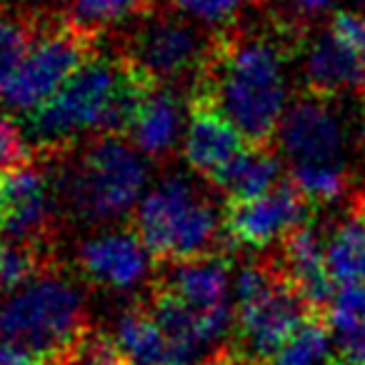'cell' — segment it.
<instances>
[{
	"label": "cell",
	"mask_w": 365,
	"mask_h": 365,
	"mask_svg": "<svg viewBox=\"0 0 365 365\" xmlns=\"http://www.w3.org/2000/svg\"><path fill=\"white\" fill-rule=\"evenodd\" d=\"M138 153L120 135H96L63 182L73 210L88 220L130 213L148 182V168Z\"/></svg>",
	"instance_id": "6"
},
{
	"label": "cell",
	"mask_w": 365,
	"mask_h": 365,
	"mask_svg": "<svg viewBox=\"0 0 365 365\" xmlns=\"http://www.w3.org/2000/svg\"><path fill=\"white\" fill-rule=\"evenodd\" d=\"M243 0H173V6L200 23H230Z\"/></svg>",
	"instance_id": "26"
},
{
	"label": "cell",
	"mask_w": 365,
	"mask_h": 365,
	"mask_svg": "<svg viewBox=\"0 0 365 365\" xmlns=\"http://www.w3.org/2000/svg\"><path fill=\"white\" fill-rule=\"evenodd\" d=\"M313 205V200L288 178L263 195L225 200L223 235L235 245L265 248L308 223Z\"/></svg>",
	"instance_id": "8"
},
{
	"label": "cell",
	"mask_w": 365,
	"mask_h": 365,
	"mask_svg": "<svg viewBox=\"0 0 365 365\" xmlns=\"http://www.w3.org/2000/svg\"><path fill=\"white\" fill-rule=\"evenodd\" d=\"M38 38V23L28 16H0V93Z\"/></svg>",
	"instance_id": "23"
},
{
	"label": "cell",
	"mask_w": 365,
	"mask_h": 365,
	"mask_svg": "<svg viewBox=\"0 0 365 365\" xmlns=\"http://www.w3.org/2000/svg\"><path fill=\"white\" fill-rule=\"evenodd\" d=\"M51 178L33 163L0 170V230L16 240H46L53 223Z\"/></svg>",
	"instance_id": "11"
},
{
	"label": "cell",
	"mask_w": 365,
	"mask_h": 365,
	"mask_svg": "<svg viewBox=\"0 0 365 365\" xmlns=\"http://www.w3.org/2000/svg\"><path fill=\"white\" fill-rule=\"evenodd\" d=\"M305 78L310 93L323 98L365 93V56L345 46L338 36L325 33L310 46Z\"/></svg>",
	"instance_id": "16"
},
{
	"label": "cell",
	"mask_w": 365,
	"mask_h": 365,
	"mask_svg": "<svg viewBox=\"0 0 365 365\" xmlns=\"http://www.w3.org/2000/svg\"><path fill=\"white\" fill-rule=\"evenodd\" d=\"M150 253L135 230H115L81 245L78 263L93 283L110 290H130L145 278Z\"/></svg>",
	"instance_id": "13"
},
{
	"label": "cell",
	"mask_w": 365,
	"mask_h": 365,
	"mask_svg": "<svg viewBox=\"0 0 365 365\" xmlns=\"http://www.w3.org/2000/svg\"><path fill=\"white\" fill-rule=\"evenodd\" d=\"M200 365H258V363L248 360L243 353H238L235 348H218L215 353H210Z\"/></svg>",
	"instance_id": "29"
},
{
	"label": "cell",
	"mask_w": 365,
	"mask_h": 365,
	"mask_svg": "<svg viewBox=\"0 0 365 365\" xmlns=\"http://www.w3.org/2000/svg\"><path fill=\"white\" fill-rule=\"evenodd\" d=\"M188 128H185V160L198 175L213 178L223 170L235 155L250 148L243 133L230 123V118L203 93H193L188 106Z\"/></svg>",
	"instance_id": "12"
},
{
	"label": "cell",
	"mask_w": 365,
	"mask_h": 365,
	"mask_svg": "<svg viewBox=\"0 0 365 365\" xmlns=\"http://www.w3.org/2000/svg\"><path fill=\"white\" fill-rule=\"evenodd\" d=\"M0 365H46V360L23 345L0 338Z\"/></svg>",
	"instance_id": "28"
},
{
	"label": "cell",
	"mask_w": 365,
	"mask_h": 365,
	"mask_svg": "<svg viewBox=\"0 0 365 365\" xmlns=\"http://www.w3.org/2000/svg\"><path fill=\"white\" fill-rule=\"evenodd\" d=\"M363 6H365V0H363Z\"/></svg>",
	"instance_id": "33"
},
{
	"label": "cell",
	"mask_w": 365,
	"mask_h": 365,
	"mask_svg": "<svg viewBox=\"0 0 365 365\" xmlns=\"http://www.w3.org/2000/svg\"><path fill=\"white\" fill-rule=\"evenodd\" d=\"M280 243H283V250H280L278 265L288 275L290 283L298 288L305 303L315 313L325 315L335 295V280L325 268V243L320 240L318 230L305 223L290 230Z\"/></svg>",
	"instance_id": "14"
},
{
	"label": "cell",
	"mask_w": 365,
	"mask_h": 365,
	"mask_svg": "<svg viewBox=\"0 0 365 365\" xmlns=\"http://www.w3.org/2000/svg\"><path fill=\"white\" fill-rule=\"evenodd\" d=\"M133 230L153 258L173 263L210 253L223 218L193 182L170 175L138 203Z\"/></svg>",
	"instance_id": "3"
},
{
	"label": "cell",
	"mask_w": 365,
	"mask_h": 365,
	"mask_svg": "<svg viewBox=\"0 0 365 365\" xmlns=\"http://www.w3.org/2000/svg\"><path fill=\"white\" fill-rule=\"evenodd\" d=\"M33 163V148L23 128L11 115L0 113V170Z\"/></svg>",
	"instance_id": "25"
},
{
	"label": "cell",
	"mask_w": 365,
	"mask_h": 365,
	"mask_svg": "<svg viewBox=\"0 0 365 365\" xmlns=\"http://www.w3.org/2000/svg\"><path fill=\"white\" fill-rule=\"evenodd\" d=\"M333 330L323 313H313L280 345L268 365H320L333 348Z\"/></svg>",
	"instance_id": "21"
},
{
	"label": "cell",
	"mask_w": 365,
	"mask_h": 365,
	"mask_svg": "<svg viewBox=\"0 0 365 365\" xmlns=\"http://www.w3.org/2000/svg\"><path fill=\"white\" fill-rule=\"evenodd\" d=\"M228 260L220 253L195 255L188 260H173L158 278V288L178 295L195 310H213L228 303Z\"/></svg>",
	"instance_id": "15"
},
{
	"label": "cell",
	"mask_w": 365,
	"mask_h": 365,
	"mask_svg": "<svg viewBox=\"0 0 365 365\" xmlns=\"http://www.w3.org/2000/svg\"><path fill=\"white\" fill-rule=\"evenodd\" d=\"M193 93L208 96L250 145L265 148L285 115L283 56L268 38L215 36Z\"/></svg>",
	"instance_id": "2"
},
{
	"label": "cell",
	"mask_w": 365,
	"mask_h": 365,
	"mask_svg": "<svg viewBox=\"0 0 365 365\" xmlns=\"http://www.w3.org/2000/svg\"><path fill=\"white\" fill-rule=\"evenodd\" d=\"M48 365H76V363H71V360H66V358H56V360H51Z\"/></svg>",
	"instance_id": "32"
},
{
	"label": "cell",
	"mask_w": 365,
	"mask_h": 365,
	"mask_svg": "<svg viewBox=\"0 0 365 365\" xmlns=\"http://www.w3.org/2000/svg\"><path fill=\"white\" fill-rule=\"evenodd\" d=\"M280 178V160L270 145L265 148H245L240 155H235L223 170H218L210 182L223 190L228 200L255 198V195L268 193L273 185H278Z\"/></svg>",
	"instance_id": "19"
},
{
	"label": "cell",
	"mask_w": 365,
	"mask_h": 365,
	"mask_svg": "<svg viewBox=\"0 0 365 365\" xmlns=\"http://www.w3.org/2000/svg\"><path fill=\"white\" fill-rule=\"evenodd\" d=\"M325 268L338 285H365V190L325 238Z\"/></svg>",
	"instance_id": "18"
},
{
	"label": "cell",
	"mask_w": 365,
	"mask_h": 365,
	"mask_svg": "<svg viewBox=\"0 0 365 365\" xmlns=\"http://www.w3.org/2000/svg\"><path fill=\"white\" fill-rule=\"evenodd\" d=\"M98 31L61 21L43 31L6 83L0 101L13 113H33L93 58Z\"/></svg>",
	"instance_id": "7"
},
{
	"label": "cell",
	"mask_w": 365,
	"mask_h": 365,
	"mask_svg": "<svg viewBox=\"0 0 365 365\" xmlns=\"http://www.w3.org/2000/svg\"><path fill=\"white\" fill-rule=\"evenodd\" d=\"M88 328L83 293L51 270L6 295L0 305V338L33 350L46 365L66 353Z\"/></svg>",
	"instance_id": "4"
},
{
	"label": "cell",
	"mask_w": 365,
	"mask_h": 365,
	"mask_svg": "<svg viewBox=\"0 0 365 365\" xmlns=\"http://www.w3.org/2000/svg\"><path fill=\"white\" fill-rule=\"evenodd\" d=\"M290 180L313 203H335L348 193L350 173L343 163H295Z\"/></svg>",
	"instance_id": "22"
},
{
	"label": "cell",
	"mask_w": 365,
	"mask_h": 365,
	"mask_svg": "<svg viewBox=\"0 0 365 365\" xmlns=\"http://www.w3.org/2000/svg\"><path fill=\"white\" fill-rule=\"evenodd\" d=\"M155 0H76L73 3V21L91 31H101L113 23H120L133 16H145Z\"/></svg>",
	"instance_id": "24"
},
{
	"label": "cell",
	"mask_w": 365,
	"mask_h": 365,
	"mask_svg": "<svg viewBox=\"0 0 365 365\" xmlns=\"http://www.w3.org/2000/svg\"><path fill=\"white\" fill-rule=\"evenodd\" d=\"M330 6V0H295V8L305 16H313V13H320L323 8Z\"/></svg>",
	"instance_id": "30"
},
{
	"label": "cell",
	"mask_w": 365,
	"mask_h": 365,
	"mask_svg": "<svg viewBox=\"0 0 365 365\" xmlns=\"http://www.w3.org/2000/svg\"><path fill=\"white\" fill-rule=\"evenodd\" d=\"M315 310L278 263H250L235 280V350L268 365L280 345Z\"/></svg>",
	"instance_id": "5"
},
{
	"label": "cell",
	"mask_w": 365,
	"mask_h": 365,
	"mask_svg": "<svg viewBox=\"0 0 365 365\" xmlns=\"http://www.w3.org/2000/svg\"><path fill=\"white\" fill-rule=\"evenodd\" d=\"M158 83L128 56H93L73 73L58 93L28 113V135L43 153L53 155L86 133L128 135L145 98Z\"/></svg>",
	"instance_id": "1"
},
{
	"label": "cell",
	"mask_w": 365,
	"mask_h": 365,
	"mask_svg": "<svg viewBox=\"0 0 365 365\" xmlns=\"http://www.w3.org/2000/svg\"><path fill=\"white\" fill-rule=\"evenodd\" d=\"M210 43L190 23L178 18H148L133 36L125 56L158 86L198 78Z\"/></svg>",
	"instance_id": "9"
},
{
	"label": "cell",
	"mask_w": 365,
	"mask_h": 365,
	"mask_svg": "<svg viewBox=\"0 0 365 365\" xmlns=\"http://www.w3.org/2000/svg\"><path fill=\"white\" fill-rule=\"evenodd\" d=\"M182 125V106L180 98L173 88L158 86L150 96L145 98L140 113L133 120L130 135L133 145L148 158H160L170 155L175 150L178 135H180Z\"/></svg>",
	"instance_id": "17"
},
{
	"label": "cell",
	"mask_w": 365,
	"mask_h": 365,
	"mask_svg": "<svg viewBox=\"0 0 365 365\" xmlns=\"http://www.w3.org/2000/svg\"><path fill=\"white\" fill-rule=\"evenodd\" d=\"M26 3H33V6H51V3H61V0H26Z\"/></svg>",
	"instance_id": "31"
},
{
	"label": "cell",
	"mask_w": 365,
	"mask_h": 365,
	"mask_svg": "<svg viewBox=\"0 0 365 365\" xmlns=\"http://www.w3.org/2000/svg\"><path fill=\"white\" fill-rule=\"evenodd\" d=\"M283 150L295 163H343L345 130L330 98L310 96L285 110L278 130Z\"/></svg>",
	"instance_id": "10"
},
{
	"label": "cell",
	"mask_w": 365,
	"mask_h": 365,
	"mask_svg": "<svg viewBox=\"0 0 365 365\" xmlns=\"http://www.w3.org/2000/svg\"><path fill=\"white\" fill-rule=\"evenodd\" d=\"M330 33L338 36L345 46L365 56V16L353 11H338L330 21Z\"/></svg>",
	"instance_id": "27"
},
{
	"label": "cell",
	"mask_w": 365,
	"mask_h": 365,
	"mask_svg": "<svg viewBox=\"0 0 365 365\" xmlns=\"http://www.w3.org/2000/svg\"><path fill=\"white\" fill-rule=\"evenodd\" d=\"M46 240H16L0 245V295H11L48 273Z\"/></svg>",
	"instance_id": "20"
}]
</instances>
